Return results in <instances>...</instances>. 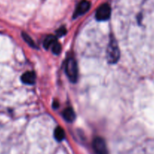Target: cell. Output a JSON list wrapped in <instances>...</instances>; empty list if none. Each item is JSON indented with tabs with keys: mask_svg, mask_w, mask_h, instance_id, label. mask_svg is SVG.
<instances>
[{
	"mask_svg": "<svg viewBox=\"0 0 154 154\" xmlns=\"http://www.w3.org/2000/svg\"><path fill=\"white\" fill-rule=\"evenodd\" d=\"M51 48H52V52L54 53V54H59L61 51V45H60V43H58L57 42H56L54 45L51 46Z\"/></svg>",
	"mask_w": 154,
	"mask_h": 154,
	"instance_id": "8fae6325",
	"label": "cell"
},
{
	"mask_svg": "<svg viewBox=\"0 0 154 154\" xmlns=\"http://www.w3.org/2000/svg\"><path fill=\"white\" fill-rule=\"evenodd\" d=\"M66 73L69 80L72 82H75L78 77V68L75 59L69 57L66 62Z\"/></svg>",
	"mask_w": 154,
	"mask_h": 154,
	"instance_id": "7a4b0ae2",
	"label": "cell"
},
{
	"mask_svg": "<svg viewBox=\"0 0 154 154\" xmlns=\"http://www.w3.org/2000/svg\"><path fill=\"white\" fill-rule=\"evenodd\" d=\"M22 37H23V39L25 40V42H26L28 45L32 46V48H35V43H34V42L32 41V38L29 36V35H27V34L25 33V32H22Z\"/></svg>",
	"mask_w": 154,
	"mask_h": 154,
	"instance_id": "30bf717a",
	"label": "cell"
},
{
	"mask_svg": "<svg viewBox=\"0 0 154 154\" xmlns=\"http://www.w3.org/2000/svg\"><path fill=\"white\" fill-rule=\"evenodd\" d=\"M35 80V75L33 72H26L21 76V81L26 85H32Z\"/></svg>",
	"mask_w": 154,
	"mask_h": 154,
	"instance_id": "8992f818",
	"label": "cell"
},
{
	"mask_svg": "<svg viewBox=\"0 0 154 154\" xmlns=\"http://www.w3.org/2000/svg\"><path fill=\"white\" fill-rule=\"evenodd\" d=\"M54 137L57 141H61L65 138V133L61 127H57L55 128L54 133Z\"/></svg>",
	"mask_w": 154,
	"mask_h": 154,
	"instance_id": "9c48e42d",
	"label": "cell"
},
{
	"mask_svg": "<svg viewBox=\"0 0 154 154\" xmlns=\"http://www.w3.org/2000/svg\"><path fill=\"white\" fill-rule=\"evenodd\" d=\"M111 14V8L108 4H103L97 8L95 17L97 20H106L109 18Z\"/></svg>",
	"mask_w": 154,
	"mask_h": 154,
	"instance_id": "3957f363",
	"label": "cell"
},
{
	"mask_svg": "<svg viewBox=\"0 0 154 154\" xmlns=\"http://www.w3.org/2000/svg\"><path fill=\"white\" fill-rule=\"evenodd\" d=\"M90 6H91V4L87 0H82L78 4L75 10V12H74V17H79V16L82 15L85 13H86L87 11L89 10Z\"/></svg>",
	"mask_w": 154,
	"mask_h": 154,
	"instance_id": "5b68a950",
	"label": "cell"
},
{
	"mask_svg": "<svg viewBox=\"0 0 154 154\" xmlns=\"http://www.w3.org/2000/svg\"><path fill=\"white\" fill-rule=\"evenodd\" d=\"M63 117L64 118L65 120L69 122L74 121L75 118V115L73 109L72 108H66L63 112Z\"/></svg>",
	"mask_w": 154,
	"mask_h": 154,
	"instance_id": "52a82bcc",
	"label": "cell"
},
{
	"mask_svg": "<svg viewBox=\"0 0 154 154\" xmlns=\"http://www.w3.org/2000/svg\"><path fill=\"white\" fill-rule=\"evenodd\" d=\"M92 146L96 154H108L106 142L101 137H95L93 140Z\"/></svg>",
	"mask_w": 154,
	"mask_h": 154,
	"instance_id": "277c9868",
	"label": "cell"
},
{
	"mask_svg": "<svg viewBox=\"0 0 154 154\" xmlns=\"http://www.w3.org/2000/svg\"><path fill=\"white\" fill-rule=\"evenodd\" d=\"M56 33H57V36H59V37L63 36V35H65V33H66V29H65L64 27L60 28V29L57 31V32H56Z\"/></svg>",
	"mask_w": 154,
	"mask_h": 154,
	"instance_id": "7c38bea8",
	"label": "cell"
},
{
	"mask_svg": "<svg viewBox=\"0 0 154 154\" xmlns=\"http://www.w3.org/2000/svg\"><path fill=\"white\" fill-rule=\"evenodd\" d=\"M106 56H107L108 61L110 63H116L120 57V53H119L117 42L113 37H111L110 40H109L107 50H106Z\"/></svg>",
	"mask_w": 154,
	"mask_h": 154,
	"instance_id": "6da1fadb",
	"label": "cell"
},
{
	"mask_svg": "<svg viewBox=\"0 0 154 154\" xmlns=\"http://www.w3.org/2000/svg\"><path fill=\"white\" fill-rule=\"evenodd\" d=\"M57 42V38L56 36L52 35H48L46 38H45V40L43 42V46L45 48H48L52 46L55 42Z\"/></svg>",
	"mask_w": 154,
	"mask_h": 154,
	"instance_id": "ba28073f",
	"label": "cell"
}]
</instances>
